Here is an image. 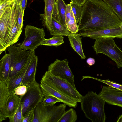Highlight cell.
<instances>
[{
  "instance_id": "f35d334b",
  "label": "cell",
  "mask_w": 122,
  "mask_h": 122,
  "mask_svg": "<svg viewBox=\"0 0 122 122\" xmlns=\"http://www.w3.org/2000/svg\"><path fill=\"white\" fill-rule=\"evenodd\" d=\"M86 62L89 65L91 66L95 64V60L93 58L90 57L87 60Z\"/></svg>"
},
{
  "instance_id": "cb8c5ba5",
  "label": "cell",
  "mask_w": 122,
  "mask_h": 122,
  "mask_svg": "<svg viewBox=\"0 0 122 122\" xmlns=\"http://www.w3.org/2000/svg\"><path fill=\"white\" fill-rule=\"evenodd\" d=\"M112 9L122 22V0H103Z\"/></svg>"
},
{
  "instance_id": "52a82bcc",
  "label": "cell",
  "mask_w": 122,
  "mask_h": 122,
  "mask_svg": "<svg viewBox=\"0 0 122 122\" xmlns=\"http://www.w3.org/2000/svg\"><path fill=\"white\" fill-rule=\"evenodd\" d=\"M11 58V66L9 78L19 71L27 61L32 50L27 51L17 45H12L6 49Z\"/></svg>"
},
{
  "instance_id": "e0dca14e",
  "label": "cell",
  "mask_w": 122,
  "mask_h": 122,
  "mask_svg": "<svg viewBox=\"0 0 122 122\" xmlns=\"http://www.w3.org/2000/svg\"><path fill=\"white\" fill-rule=\"evenodd\" d=\"M10 93L5 81L0 80V122L5 120L7 100Z\"/></svg>"
},
{
  "instance_id": "1f68e13d",
  "label": "cell",
  "mask_w": 122,
  "mask_h": 122,
  "mask_svg": "<svg viewBox=\"0 0 122 122\" xmlns=\"http://www.w3.org/2000/svg\"><path fill=\"white\" fill-rule=\"evenodd\" d=\"M23 119L22 105L20 102L16 112L10 122H23Z\"/></svg>"
},
{
  "instance_id": "3957f363",
  "label": "cell",
  "mask_w": 122,
  "mask_h": 122,
  "mask_svg": "<svg viewBox=\"0 0 122 122\" xmlns=\"http://www.w3.org/2000/svg\"><path fill=\"white\" fill-rule=\"evenodd\" d=\"M41 83L46 84L62 94L80 102L82 96L76 88L66 81L56 76L47 71L43 76Z\"/></svg>"
},
{
  "instance_id": "ab89813d",
  "label": "cell",
  "mask_w": 122,
  "mask_h": 122,
  "mask_svg": "<svg viewBox=\"0 0 122 122\" xmlns=\"http://www.w3.org/2000/svg\"><path fill=\"white\" fill-rule=\"evenodd\" d=\"M117 122H122V114L119 116L117 121Z\"/></svg>"
},
{
  "instance_id": "7a4b0ae2",
  "label": "cell",
  "mask_w": 122,
  "mask_h": 122,
  "mask_svg": "<svg viewBox=\"0 0 122 122\" xmlns=\"http://www.w3.org/2000/svg\"><path fill=\"white\" fill-rule=\"evenodd\" d=\"M106 102L93 92L82 96L80 102L85 117L93 122H105L107 118L104 106Z\"/></svg>"
},
{
  "instance_id": "d6a6232c",
  "label": "cell",
  "mask_w": 122,
  "mask_h": 122,
  "mask_svg": "<svg viewBox=\"0 0 122 122\" xmlns=\"http://www.w3.org/2000/svg\"><path fill=\"white\" fill-rule=\"evenodd\" d=\"M27 88L26 85H20L16 88L14 91V93L19 96H23L26 92Z\"/></svg>"
},
{
  "instance_id": "44dd1931",
  "label": "cell",
  "mask_w": 122,
  "mask_h": 122,
  "mask_svg": "<svg viewBox=\"0 0 122 122\" xmlns=\"http://www.w3.org/2000/svg\"><path fill=\"white\" fill-rule=\"evenodd\" d=\"M38 61L37 56L34 57L29 65L22 81L20 85H26L35 80V76Z\"/></svg>"
},
{
  "instance_id": "ba28073f",
  "label": "cell",
  "mask_w": 122,
  "mask_h": 122,
  "mask_svg": "<svg viewBox=\"0 0 122 122\" xmlns=\"http://www.w3.org/2000/svg\"><path fill=\"white\" fill-rule=\"evenodd\" d=\"M43 28L27 25L25 28L24 40L18 46L26 50H35L41 45L45 39Z\"/></svg>"
},
{
  "instance_id": "8fae6325",
  "label": "cell",
  "mask_w": 122,
  "mask_h": 122,
  "mask_svg": "<svg viewBox=\"0 0 122 122\" xmlns=\"http://www.w3.org/2000/svg\"><path fill=\"white\" fill-rule=\"evenodd\" d=\"M79 34L81 36L89 37L93 39L110 38H122V30L120 26L100 30L80 31Z\"/></svg>"
},
{
  "instance_id": "603a6c76",
  "label": "cell",
  "mask_w": 122,
  "mask_h": 122,
  "mask_svg": "<svg viewBox=\"0 0 122 122\" xmlns=\"http://www.w3.org/2000/svg\"><path fill=\"white\" fill-rule=\"evenodd\" d=\"M52 25L53 30V36H68L71 33L66 26L52 18Z\"/></svg>"
},
{
  "instance_id": "f1b7e54d",
  "label": "cell",
  "mask_w": 122,
  "mask_h": 122,
  "mask_svg": "<svg viewBox=\"0 0 122 122\" xmlns=\"http://www.w3.org/2000/svg\"><path fill=\"white\" fill-rule=\"evenodd\" d=\"M72 10L76 22L78 23L81 16L83 6L74 3L72 2H70Z\"/></svg>"
},
{
  "instance_id": "4316f807",
  "label": "cell",
  "mask_w": 122,
  "mask_h": 122,
  "mask_svg": "<svg viewBox=\"0 0 122 122\" xmlns=\"http://www.w3.org/2000/svg\"><path fill=\"white\" fill-rule=\"evenodd\" d=\"M58 10L59 13L60 22L66 26L65 14L66 5L63 0H56Z\"/></svg>"
},
{
  "instance_id": "60d3db41",
  "label": "cell",
  "mask_w": 122,
  "mask_h": 122,
  "mask_svg": "<svg viewBox=\"0 0 122 122\" xmlns=\"http://www.w3.org/2000/svg\"><path fill=\"white\" fill-rule=\"evenodd\" d=\"M22 0H15L14 2L15 4L17 5L20 4Z\"/></svg>"
},
{
  "instance_id": "6da1fadb",
  "label": "cell",
  "mask_w": 122,
  "mask_h": 122,
  "mask_svg": "<svg viewBox=\"0 0 122 122\" xmlns=\"http://www.w3.org/2000/svg\"><path fill=\"white\" fill-rule=\"evenodd\" d=\"M122 21L111 8L102 0H87L83 5L78 25V31L119 27Z\"/></svg>"
},
{
  "instance_id": "30bf717a",
  "label": "cell",
  "mask_w": 122,
  "mask_h": 122,
  "mask_svg": "<svg viewBox=\"0 0 122 122\" xmlns=\"http://www.w3.org/2000/svg\"><path fill=\"white\" fill-rule=\"evenodd\" d=\"M11 6L6 8L5 10L0 17V54L7 47V41L10 26Z\"/></svg>"
},
{
  "instance_id": "2e32d148",
  "label": "cell",
  "mask_w": 122,
  "mask_h": 122,
  "mask_svg": "<svg viewBox=\"0 0 122 122\" xmlns=\"http://www.w3.org/2000/svg\"><path fill=\"white\" fill-rule=\"evenodd\" d=\"M22 96L15 94L13 92L9 97L6 107L5 114L6 118H9L10 122L20 105Z\"/></svg>"
},
{
  "instance_id": "8992f818",
  "label": "cell",
  "mask_w": 122,
  "mask_h": 122,
  "mask_svg": "<svg viewBox=\"0 0 122 122\" xmlns=\"http://www.w3.org/2000/svg\"><path fill=\"white\" fill-rule=\"evenodd\" d=\"M26 86L27 92L22 96L20 102L23 117L30 110H34L35 107L42 101L44 96L40 84L36 80Z\"/></svg>"
},
{
  "instance_id": "83f0119b",
  "label": "cell",
  "mask_w": 122,
  "mask_h": 122,
  "mask_svg": "<svg viewBox=\"0 0 122 122\" xmlns=\"http://www.w3.org/2000/svg\"><path fill=\"white\" fill-rule=\"evenodd\" d=\"M86 78H90L96 80L100 82L106 84L114 88L122 91V84L115 82L108 79L104 80L89 76H83L82 78L81 81Z\"/></svg>"
},
{
  "instance_id": "4fadbf2b",
  "label": "cell",
  "mask_w": 122,
  "mask_h": 122,
  "mask_svg": "<svg viewBox=\"0 0 122 122\" xmlns=\"http://www.w3.org/2000/svg\"><path fill=\"white\" fill-rule=\"evenodd\" d=\"M11 7L10 24L7 41V47L17 42L22 32L18 27L17 14L14 3L12 4Z\"/></svg>"
},
{
  "instance_id": "ee69618b",
  "label": "cell",
  "mask_w": 122,
  "mask_h": 122,
  "mask_svg": "<svg viewBox=\"0 0 122 122\" xmlns=\"http://www.w3.org/2000/svg\"><path fill=\"white\" fill-rule=\"evenodd\" d=\"M4 0H0V2H1L2 1H3Z\"/></svg>"
},
{
  "instance_id": "5b68a950",
  "label": "cell",
  "mask_w": 122,
  "mask_h": 122,
  "mask_svg": "<svg viewBox=\"0 0 122 122\" xmlns=\"http://www.w3.org/2000/svg\"><path fill=\"white\" fill-rule=\"evenodd\" d=\"M66 106L63 103L46 106L42 101L34 109L33 122H57L65 112Z\"/></svg>"
},
{
  "instance_id": "9a60e30c",
  "label": "cell",
  "mask_w": 122,
  "mask_h": 122,
  "mask_svg": "<svg viewBox=\"0 0 122 122\" xmlns=\"http://www.w3.org/2000/svg\"><path fill=\"white\" fill-rule=\"evenodd\" d=\"M35 55V50H32L27 61L22 69L16 74L9 78L5 81L10 93L20 85L27 70Z\"/></svg>"
},
{
  "instance_id": "ac0fdd59",
  "label": "cell",
  "mask_w": 122,
  "mask_h": 122,
  "mask_svg": "<svg viewBox=\"0 0 122 122\" xmlns=\"http://www.w3.org/2000/svg\"><path fill=\"white\" fill-rule=\"evenodd\" d=\"M45 3V14L44 20L47 28L51 35H53V30L52 25V14L55 0H44Z\"/></svg>"
},
{
  "instance_id": "d590c367",
  "label": "cell",
  "mask_w": 122,
  "mask_h": 122,
  "mask_svg": "<svg viewBox=\"0 0 122 122\" xmlns=\"http://www.w3.org/2000/svg\"><path fill=\"white\" fill-rule=\"evenodd\" d=\"M11 0H4L0 2V10L5 9L12 3Z\"/></svg>"
},
{
  "instance_id": "9c48e42d",
  "label": "cell",
  "mask_w": 122,
  "mask_h": 122,
  "mask_svg": "<svg viewBox=\"0 0 122 122\" xmlns=\"http://www.w3.org/2000/svg\"><path fill=\"white\" fill-rule=\"evenodd\" d=\"M53 75L63 79L76 88L74 76L68 65L67 59L63 60L56 59L48 67V71Z\"/></svg>"
},
{
  "instance_id": "b9f144b4",
  "label": "cell",
  "mask_w": 122,
  "mask_h": 122,
  "mask_svg": "<svg viewBox=\"0 0 122 122\" xmlns=\"http://www.w3.org/2000/svg\"><path fill=\"white\" fill-rule=\"evenodd\" d=\"M120 28L122 30V22L121 23V25L120 26Z\"/></svg>"
},
{
  "instance_id": "7bdbcfd3",
  "label": "cell",
  "mask_w": 122,
  "mask_h": 122,
  "mask_svg": "<svg viewBox=\"0 0 122 122\" xmlns=\"http://www.w3.org/2000/svg\"><path fill=\"white\" fill-rule=\"evenodd\" d=\"M12 2H14L15 0H11Z\"/></svg>"
},
{
  "instance_id": "8d00e7d4",
  "label": "cell",
  "mask_w": 122,
  "mask_h": 122,
  "mask_svg": "<svg viewBox=\"0 0 122 122\" xmlns=\"http://www.w3.org/2000/svg\"><path fill=\"white\" fill-rule=\"evenodd\" d=\"M71 1L79 5L83 6L87 0H71Z\"/></svg>"
},
{
  "instance_id": "7c38bea8",
  "label": "cell",
  "mask_w": 122,
  "mask_h": 122,
  "mask_svg": "<svg viewBox=\"0 0 122 122\" xmlns=\"http://www.w3.org/2000/svg\"><path fill=\"white\" fill-rule=\"evenodd\" d=\"M99 95L108 104L122 107V91L104 86Z\"/></svg>"
},
{
  "instance_id": "e575fe53",
  "label": "cell",
  "mask_w": 122,
  "mask_h": 122,
  "mask_svg": "<svg viewBox=\"0 0 122 122\" xmlns=\"http://www.w3.org/2000/svg\"><path fill=\"white\" fill-rule=\"evenodd\" d=\"M52 17V18L60 22L59 13L57 4L56 2H55L54 5Z\"/></svg>"
},
{
  "instance_id": "4dcf8cb0",
  "label": "cell",
  "mask_w": 122,
  "mask_h": 122,
  "mask_svg": "<svg viewBox=\"0 0 122 122\" xmlns=\"http://www.w3.org/2000/svg\"><path fill=\"white\" fill-rule=\"evenodd\" d=\"M42 102L44 105L46 106L54 105L56 103L61 102L60 100L57 98L51 96L45 97Z\"/></svg>"
},
{
  "instance_id": "74e56055",
  "label": "cell",
  "mask_w": 122,
  "mask_h": 122,
  "mask_svg": "<svg viewBox=\"0 0 122 122\" xmlns=\"http://www.w3.org/2000/svg\"><path fill=\"white\" fill-rule=\"evenodd\" d=\"M27 0H22L20 5L21 6L22 10L24 11L25 10L27 5Z\"/></svg>"
},
{
  "instance_id": "d4e9b609",
  "label": "cell",
  "mask_w": 122,
  "mask_h": 122,
  "mask_svg": "<svg viewBox=\"0 0 122 122\" xmlns=\"http://www.w3.org/2000/svg\"><path fill=\"white\" fill-rule=\"evenodd\" d=\"M77 117L75 111L71 108L65 111L57 122H75Z\"/></svg>"
},
{
  "instance_id": "277c9868",
  "label": "cell",
  "mask_w": 122,
  "mask_h": 122,
  "mask_svg": "<svg viewBox=\"0 0 122 122\" xmlns=\"http://www.w3.org/2000/svg\"><path fill=\"white\" fill-rule=\"evenodd\" d=\"M112 38L95 39L92 46L96 54H103L113 60L118 68L122 67V51Z\"/></svg>"
},
{
  "instance_id": "484cf974",
  "label": "cell",
  "mask_w": 122,
  "mask_h": 122,
  "mask_svg": "<svg viewBox=\"0 0 122 122\" xmlns=\"http://www.w3.org/2000/svg\"><path fill=\"white\" fill-rule=\"evenodd\" d=\"M64 43V37L61 36H54L49 39H45L41 45L57 47Z\"/></svg>"
},
{
  "instance_id": "f546056e",
  "label": "cell",
  "mask_w": 122,
  "mask_h": 122,
  "mask_svg": "<svg viewBox=\"0 0 122 122\" xmlns=\"http://www.w3.org/2000/svg\"><path fill=\"white\" fill-rule=\"evenodd\" d=\"M15 6L17 14L18 27L19 30L22 31L24 11L22 10L20 4L17 5L15 4Z\"/></svg>"
},
{
  "instance_id": "7402d4cb",
  "label": "cell",
  "mask_w": 122,
  "mask_h": 122,
  "mask_svg": "<svg viewBox=\"0 0 122 122\" xmlns=\"http://www.w3.org/2000/svg\"><path fill=\"white\" fill-rule=\"evenodd\" d=\"M70 46L81 57L84 59L86 56L84 53L82 44V38L79 33H72L68 36Z\"/></svg>"
},
{
  "instance_id": "5bb4252c",
  "label": "cell",
  "mask_w": 122,
  "mask_h": 122,
  "mask_svg": "<svg viewBox=\"0 0 122 122\" xmlns=\"http://www.w3.org/2000/svg\"><path fill=\"white\" fill-rule=\"evenodd\" d=\"M40 86L45 97L53 96L57 98L61 102L69 107L75 108L77 107L78 102L74 99L62 94L46 84L41 83Z\"/></svg>"
},
{
  "instance_id": "ffe728a7",
  "label": "cell",
  "mask_w": 122,
  "mask_h": 122,
  "mask_svg": "<svg viewBox=\"0 0 122 122\" xmlns=\"http://www.w3.org/2000/svg\"><path fill=\"white\" fill-rule=\"evenodd\" d=\"M0 80L6 81L9 77L11 58L9 54H5L0 61Z\"/></svg>"
},
{
  "instance_id": "d6986e66",
  "label": "cell",
  "mask_w": 122,
  "mask_h": 122,
  "mask_svg": "<svg viewBox=\"0 0 122 122\" xmlns=\"http://www.w3.org/2000/svg\"><path fill=\"white\" fill-rule=\"evenodd\" d=\"M65 23L66 27L71 33H76L78 31V24L76 22L70 4L66 5Z\"/></svg>"
},
{
  "instance_id": "836d02e7",
  "label": "cell",
  "mask_w": 122,
  "mask_h": 122,
  "mask_svg": "<svg viewBox=\"0 0 122 122\" xmlns=\"http://www.w3.org/2000/svg\"><path fill=\"white\" fill-rule=\"evenodd\" d=\"M34 118V110L31 109L24 117L23 122H33Z\"/></svg>"
}]
</instances>
